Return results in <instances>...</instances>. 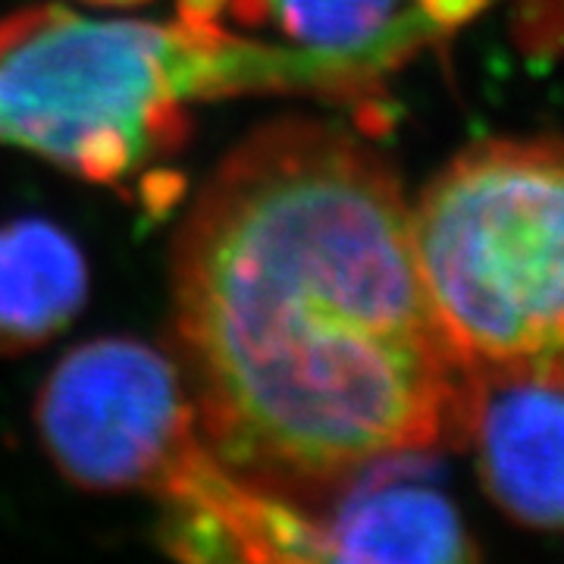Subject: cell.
Segmentation results:
<instances>
[{"label":"cell","mask_w":564,"mask_h":564,"mask_svg":"<svg viewBox=\"0 0 564 564\" xmlns=\"http://www.w3.org/2000/svg\"><path fill=\"white\" fill-rule=\"evenodd\" d=\"M433 452L399 455L373 464L339 489L329 518H314L321 562L452 564L480 552L458 508L433 484Z\"/></svg>","instance_id":"6"},{"label":"cell","mask_w":564,"mask_h":564,"mask_svg":"<svg viewBox=\"0 0 564 564\" xmlns=\"http://www.w3.org/2000/svg\"><path fill=\"white\" fill-rule=\"evenodd\" d=\"M239 17L270 13L276 29L302 47L311 66H326L339 85L377 73L433 32L402 17V0H226Z\"/></svg>","instance_id":"8"},{"label":"cell","mask_w":564,"mask_h":564,"mask_svg":"<svg viewBox=\"0 0 564 564\" xmlns=\"http://www.w3.org/2000/svg\"><path fill=\"white\" fill-rule=\"evenodd\" d=\"M35 426L54 467L91 492L166 502L214 462L182 364L126 336L63 355L41 386Z\"/></svg>","instance_id":"4"},{"label":"cell","mask_w":564,"mask_h":564,"mask_svg":"<svg viewBox=\"0 0 564 564\" xmlns=\"http://www.w3.org/2000/svg\"><path fill=\"white\" fill-rule=\"evenodd\" d=\"M462 440L489 499L518 524L564 533V383L467 377Z\"/></svg>","instance_id":"5"},{"label":"cell","mask_w":564,"mask_h":564,"mask_svg":"<svg viewBox=\"0 0 564 564\" xmlns=\"http://www.w3.org/2000/svg\"><path fill=\"white\" fill-rule=\"evenodd\" d=\"M226 0H182L176 22L104 20L35 3L0 20V144L95 185L176 154L188 101L258 82V44L223 25Z\"/></svg>","instance_id":"2"},{"label":"cell","mask_w":564,"mask_h":564,"mask_svg":"<svg viewBox=\"0 0 564 564\" xmlns=\"http://www.w3.org/2000/svg\"><path fill=\"white\" fill-rule=\"evenodd\" d=\"M88 299V263L69 232L41 217L0 226V351L61 336Z\"/></svg>","instance_id":"7"},{"label":"cell","mask_w":564,"mask_h":564,"mask_svg":"<svg viewBox=\"0 0 564 564\" xmlns=\"http://www.w3.org/2000/svg\"><path fill=\"white\" fill-rule=\"evenodd\" d=\"M423 285L467 377L564 383V144L480 141L411 207Z\"/></svg>","instance_id":"3"},{"label":"cell","mask_w":564,"mask_h":564,"mask_svg":"<svg viewBox=\"0 0 564 564\" xmlns=\"http://www.w3.org/2000/svg\"><path fill=\"white\" fill-rule=\"evenodd\" d=\"M204 445L292 502L462 440L467 373L423 285L389 163L343 126L258 129L204 182L173 254Z\"/></svg>","instance_id":"1"},{"label":"cell","mask_w":564,"mask_h":564,"mask_svg":"<svg viewBox=\"0 0 564 564\" xmlns=\"http://www.w3.org/2000/svg\"><path fill=\"white\" fill-rule=\"evenodd\" d=\"M85 3H95V7H141L148 0H85Z\"/></svg>","instance_id":"9"}]
</instances>
